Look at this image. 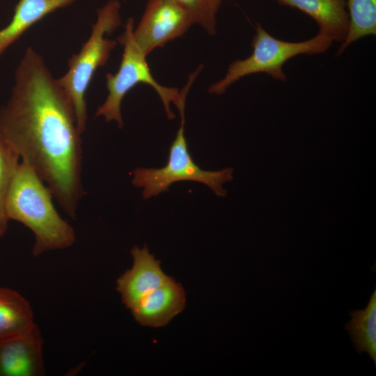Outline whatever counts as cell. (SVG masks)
<instances>
[{
	"mask_svg": "<svg viewBox=\"0 0 376 376\" xmlns=\"http://www.w3.org/2000/svg\"><path fill=\"white\" fill-rule=\"evenodd\" d=\"M0 133L76 219L84 195L82 133L69 95L31 47L17 65L11 94L0 107Z\"/></svg>",
	"mask_w": 376,
	"mask_h": 376,
	"instance_id": "6da1fadb",
	"label": "cell"
},
{
	"mask_svg": "<svg viewBox=\"0 0 376 376\" xmlns=\"http://www.w3.org/2000/svg\"><path fill=\"white\" fill-rule=\"evenodd\" d=\"M50 189L25 161L21 160L8 190L6 209L9 220L27 227L34 235V257L72 246L74 228L63 219L53 203Z\"/></svg>",
	"mask_w": 376,
	"mask_h": 376,
	"instance_id": "7a4b0ae2",
	"label": "cell"
},
{
	"mask_svg": "<svg viewBox=\"0 0 376 376\" xmlns=\"http://www.w3.org/2000/svg\"><path fill=\"white\" fill-rule=\"evenodd\" d=\"M134 20L130 17L125 24L124 33L117 38V42L124 47L122 61L118 70L115 73H107L105 76L108 95L105 101L97 108L95 116H102L107 122L116 121L122 128L124 125L121 104L125 95L139 84H146L153 88L161 98L167 118L175 117L170 104L178 107L187 98L188 92L196 77L202 70L200 66L189 75L183 88L166 87L159 84L153 77L146 61V56L139 50L133 39Z\"/></svg>",
	"mask_w": 376,
	"mask_h": 376,
	"instance_id": "3957f363",
	"label": "cell"
},
{
	"mask_svg": "<svg viewBox=\"0 0 376 376\" xmlns=\"http://www.w3.org/2000/svg\"><path fill=\"white\" fill-rule=\"evenodd\" d=\"M120 10L118 0H111L97 10V19L92 25L89 38L80 51L69 58L68 71L58 79L72 101L81 133L88 120L86 93L95 71L107 63L117 45V40H110L107 36L122 25Z\"/></svg>",
	"mask_w": 376,
	"mask_h": 376,
	"instance_id": "277c9868",
	"label": "cell"
},
{
	"mask_svg": "<svg viewBox=\"0 0 376 376\" xmlns=\"http://www.w3.org/2000/svg\"><path fill=\"white\" fill-rule=\"evenodd\" d=\"M332 42L331 38L319 32L315 36L301 42L281 40L270 35L260 24H257L251 42V54L230 63L225 76L211 84L208 92L221 95L241 78L259 72L266 73L276 80L285 81L287 76L283 66L288 60L301 54L324 53Z\"/></svg>",
	"mask_w": 376,
	"mask_h": 376,
	"instance_id": "5b68a950",
	"label": "cell"
},
{
	"mask_svg": "<svg viewBox=\"0 0 376 376\" xmlns=\"http://www.w3.org/2000/svg\"><path fill=\"white\" fill-rule=\"evenodd\" d=\"M183 100L177 107L180 113V126L169 148L167 164L159 169L136 168L132 171V185L142 188L144 199L167 191L177 182L190 180L208 186L217 196H225L227 191L222 185L233 179V168L210 171L201 169L192 159L185 136V107Z\"/></svg>",
	"mask_w": 376,
	"mask_h": 376,
	"instance_id": "8992f818",
	"label": "cell"
},
{
	"mask_svg": "<svg viewBox=\"0 0 376 376\" xmlns=\"http://www.w3.org/2000/svg\"><path fill=\"white\" fill-rule=\"evenodd\" d=\"M194 24L189 13L175 0H148L133 30V39L147 56L155 49L182 36Z\"/></svg>",
	"mask_w": 376,
	"mask_h": 376,
	"instance_id": "52a82bcc",
	"label": "cell"
},
{
	"mask_svg": "<svg viewBox=\"0 0 376 376\" xmlns=\"http://www.w3.org/2000/svg\"><path fill=\"white\" fill-rule=\"evenodd\" d=\"M133 264L116 281L122 302L131 309L152 291L173 279L161 267V262L150 253L147 246L131 249Z\"/></svg>",
	"mask_w": 376,
	"mask_h": 376,
	"instance_id": "ba28073f",
	"label": "cell"
},
{
	"mask_svg": "<svg viewBox=\"0 0 376 376\" xmlns=\"http://www.w3.org/2000/svg\"><path fill=\"white\" fill-rule=\"evenodd\" d=\"M42 348L36 324L24 334L0 340V376L45 375Z\"/></svg>",
	"mask_w": 376,
	"mask_h": 376,
	"instance_id": "9c48e42d",
	"label": "cell"
},
{
	"mask_svg": "<svg viewBox=\"0 0 376 376\" xmlns=\"http://www.w3.org/2000/svg\"><path fill=\"white\" fill-rule=\"evenodd\" d=\"M185 303L182 285L173 279L144 297L130 310L140 324L161 327L180 313Z\"/></svg>",
	"mask_w": 376,
	"mask_h": 376,
	"instance_id": "30bf717a",
	"label": "cell"
},
{
	"mask_svg": "<svg viewBox=\"0 0 376 376\" xmlns=\"http://www.w3.org/2000/svg\"><path fill=\"white\" fill-rule=\"evenodd\" d=\"M311 17L319 26V33L333 41L345 40L350 26L346 0H276Z\"/></svg>",
	"mask_w": 376,
	"mask_h": 376,
	"instance_id": "8fae6325",
	"label": "cell"
},
{
	"mask_svg": "<svg viewBox=\"0 0 376 376\" xmlns=\"http://www.w3.org/2000/svg\"><path fill=\"white\" fill-rule=\"evenodd\" d=\"M77 0H19L10 22L0 29V58L29 28Z\"/></svg>",
	"mask_w": 376,
	"mask_h": 376,
	"instance_id": "7c38bea8",
	"label": "cell"
},
{
	"mask_svg": "<svg viewBox=\"0 0 376 376\" xmlns=\"http://www.w3.org/2000/svg\"><path fill=\"white\" fill-rule=\"evenodd\" d=\"M35 324L29 301L13 289L0 287V340L24 334Z\"/></svg>",
	"mask_w": 376,
	"mask_h": 376,
	"instance_id": "4fadbf2b",
	"label": "cell"
},
{
	"mask_svg": "<svg viewBox=\"0 0 376 376\" xmlns=\"http://www.w3.org/2000/svg\"><path fill=\"white\" fill-rule=\"evenodd\" d=\"M351 319L345 324L356 351L366 352L376 366V289L364 309L349 312Z\"/></svg>",
	"mask_w": 376,
	"mask_h": 376,
	"instance_id": "5bb4252c",
	"label": "cell"
},
{
	"mask_svg": "<svg viewBox=\"0 0 376 376\" xmlns=\"http://www.w3.org/2000/svg\"><path fill=\"white\" fill-rule=\"evenodd\" d=\"M350 26L347 36L337 51L340 55L356 40L376 35V0H346Z\"/></svg>",
	"mask_w": 376,
	"mask_h": 376,
	"instance_id": "9a60e30c",
	"label": "cell"
},
{
	"mask_svg": "<svg viewBox=\"0 0 376 376\" xmlns=\"http://www.w3.org/2000/svg\"><path fill=\"white\" fill-rule=\"evenodd\" d=\"M19 159L15 150L0 133V238L7 232L10 221L6 209V198Z\"/></svg>",
	"mask_w": 376,
	"mask_h": 376,
	"instance_id": "2e32d148",
	"label": "cell"
},
{
	"mask_svg": "<svg viewBox=\"0 0 376 376\" xmlns=\"http://www.w3.org/2000/svg\"><path fill=\"white\" fill-rule=\"evenodd\" d=\"M191 16L194 24L201 26L212 36L217 32V15L226 0H175Z\"/></svg>",
	"mask_w": 376,
	"mask_h": 376,
	"instance_id": "e0dca14e",
	"label": "cell"
}]
</instances>
